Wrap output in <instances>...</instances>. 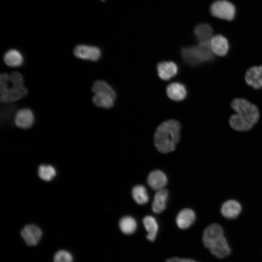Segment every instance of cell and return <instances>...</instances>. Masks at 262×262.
I'll list each match as a JSON object with an SVG mask.
<instances>
[{"mask_svg":"<svg viewBox=\"0 0 262 262\" xmlns=\"http://www.w3.org/2000/svg\"><path fill=\"white\" fill-rule=\"evenodd\" d=\"M116 97L108 93L99 92L95 94L92 101L97 107L109 109L114 105Z\"/></svg>","mask_w":262,"mask_h":262,"instance_id":"ac0fdd59","label":"cell"},{"mask_svg":"<svg viewBox=\"0 0 262 262\" xmlns=\"http://www.w3.org/2000/svg\"><path fill=\"white\" fill-rule=\"evenodd\" d=\"M166 262H199L198 261L190 258H180L172 257L167 259Z\"/></svg>","mask_w":262,"mask_h":262,"instance_id":"f1b7e54d","label":"cell"},{"mask_svg":"<svg viewBox=\"0 0 262 262\" xmlns=\"http://www.w3.org/2000/svg\"><path fill=\"white\" fill-rule=\"evenodd\" d=\"M180 124L175 120H168L157 128L154 137V145L163 153L175 150L180 140Z\"/></svg>","mask_w":262,"mask_h":262,"instance_id":"7a4b0ae2","label":"cell"},{"mask_svg":"<svg viewBox=\"0 0 262 262\" xmlns=\"http://www.w3.org/2000/svg\"><path fill=\"white\" fill-rule=\"evenodd\" d=\"M168 196V192L165 189L157 191L152 204V209L155 213H160L165 210Z\"/></svg>","mask_w":262,"mask_h":262,"instance_id":"e0dca14e","label":"cell"},{"mask_svg":"<svg viewBox=\"0 0 262 262\" xmlns=\"http://www.w3.org/2000/svg\"><path fill=\"white\" fill-rule=\"evenodd\" d=\"M159 77L163 80H169L176 76L178 72L177 65L172 61L160 62L157 66Z\"/></svg>","mask_w":262,"mask_h":262,"instance_id":"7c38bea8","label":"cell"},{"mask_svg":"<svg viewBox=\"0 0 262 262\" xmlns=\"http://www.w3.org/2000/svg\"><path fill=\"white\" fill-rule=\"evenodd\" d=\"M143 223L148 233L147 236V239L151 241H154L159 229L158 224L156 219L153 216L147 215L144 218Z\"/></svg>","mask_w":262,"mask_h":262,"instance_id":"44dd1931","label":"cell"},{"mask_svg":"<svg viewBox=\"0 0 262 262\" xmlns=\"http://www.w3.org/2000/svg\"><path fill=\"white\" fill-rule=\"evenodd\" d=\"M231 106L237 114L246 118L253 125L259 119L260 113L257 106L245 99H234L231 103Z\"/></svg>","mask_w":262,"mask_h":262,"instance_id":"5b68a950","label":"cell"},{"mask_svg":"<svg viewBox=\"0 0 262 262\" xmlns=\"http://www.w3.org/2000/svg\"><path fill=\"white\" fill-rule=\"evenodd\" d=\"M210 43L213 54L219 56H224L228 53L229 42L223 35L217 34L213 36L210 40Z\"/></svg>","mask_w":262,"mask_h":262,"instance_id":"30bf717a","label":"cell"},{"mask_svg":"<svg viewBox=\"0 0 262 262\" xmlns=\"http://www.w3.org/2000/svg\"><path fill=\"white\" fill-rule=\"evenodd\" d=\"M195 212L190 209L186 208L181 210L178 214L176 221L178 227L180 229L189 228L195 222Z\"/></svg>","mask_w":262,"mask_h":262,"instance_id":"9a60e30c","label":"cell"},{"mask_svg":"<svg viewBox=\"0 0 262 262\" xmlns=\"http://www.w3.org/2000/svg\"><path fill=\"white\" fill-rule=\"evenodd\" d=\"M91 90L94 94L99 92L106 93L116 97V93L112 87L103 81H96L93 83Z\"/></svg>","mask_w":262,"mask_h":262,"instance_id":"d4e9b609","label":"cell"},{"mask_svg":"<svg viewBox=\"0 0 262 262\" xmlns=\"http://www.w3.org/2000/svg\"><path fill=\"white\" fill-rule=\"evenodd\" d=\"M34 121V116L32 111L29 108H22L18 110L14 117L15 124L23 129L30 128Z\"/></svg>","mask_w":262,"mask_h":262,"instance_id":"9c48e42d","label":"cell"},{"mask_svg":"<svg viewBox=\"0 0 262 262\" xmlns=\"http://www.w3.org/2000/svg\"><path fill=\"white\" fill-rule=\"evenodd\" d=\"M147 182L153 190L157 191L164 189L167 184V179L165 174L163 171L155 170L151 171L149 174Z\"/></svg>","mask_w":262,"mask_h":262,"instance_id":"4fadbf2b","label":"cell"},{"mask_svg":"<svg viewBox=\"0 0 262 262\" xmlns=\"http://www.w3.org/2000/svg\"><path fill=\"white\" fill-rule=\"evenodd\" d=\"M211 14L214 16L228 21L235 17L236 10L234 5L227 0H217L210 7Z\"/></svg>","mask_w":262,"mask_h":262,"instance_id":"8992f818","label":"cell"},{"mask_svg":"<svg viewBox=\"0 0 262 262\" xmlns=\"http://www.w3.org/2000/svg\"><path fill=\"white\" fill-rule=\"evenodd\" d=\"M20 235L28 246H35L40 241L42 231L38 226L30 224L25 226L22 229Z\"/></svg>","mask_w":262,"mask_h":262,"instance_id":"ba28073f","label":"cell"},{"mask_svg":"<svg viewBox=\"0 0 262 262\" xmlns=\"http://www.w3.org/2000/svg\"><path fill=\"white\" fill-rule=\"evenodd\" d=\"M202 242L204 247L218 259L226 258L231 253L230 244L219 224L213 223L206 227L203 233Z\"/></svg>","mask_w":262,"mask_h":262,"instance_id":"6da1fadb","label":"cell"},{"mask_svg":"<svg viewBox=\"0 0 262 262\" xmlns=\"http://www.w3.org/2000/svg\"><path fill=\"white\" fill-rule=\"evenodd\" d=\"M262 68V66H261Z\"/></svg>","mask_w":262,"mask_h":262,"instance_id":"f546056e","label":"cell"},{"mask_svg":"<svg viewBox=\"0 0 262 262\" xmlns=\"http://www.w3.org/2000/svg\"><path fill=\"white\" fill-rule=\"evenodd\" d=\"M10 82L12 85L23 86L24 80L21 73L17 71H14L10 75Z\"/></svg>","mask_w":262,"mask_h":262,"instance_id":"83f0119b","label":"cell"},{"mask_svg":"<svg viewBox=\"0 0 262 262\" xmlns=\"http://www.w3.org/2000/svg\"><path fill=\"white\" fill-rule=\"evenodd\" d=\"M10 75L5 73L0 75V101L3 103H8L18 101L28 93L27 88L23 86L12 85L9 87Z\"/></svg>","mask_w":262,"mask_h":262,"instance_id":"277c9868","label":"cell"},{"mask_svg":"<svg viewBox=\"0 0 262 262\" xmlns=\"http://www.w3.org/2000/svg\"><path fill=\"white\" fill-rule=\"evenodd\" d=\"M73 256L71 252L65 249H60L53 256V262H73Z\"/></svg>","mask_w":262,"mask_h":262,"instance_id":"4316f807","label":"cell"},{"mask_svg":"<svg viewBox=\"0 0 262 262\" xmlns=\"http://www.w3.org/2000/svg\"><path fill=\"white\" fill-rule=\"evenodd\" d=\"M3 60L5 64L10 67L19 66L23 63V57L21 53L15 49L8 50L4 55Z\"/></svg>","mask_w":262,"mask_h":262,"instance_id":"ffe728a7","label":"cell"},{"mask_svg":"<svg viewBox=\"0 0 262 262\" xmlns=\"http://www.w3.org/2000/svg\"><path fill=\"white\" fill-rule=\"evenodd\" d=\"M132 196L134 200L140 205L147 203L149 199L146 188L141 185H137L132 188Z\"/></svg>","mask_w":262,"mask_h":262,"instance_id":"cb8c5ba5","label":"cell"},{"mask_svg":"<svg viewBox=\"0 0 262 262\" xmlns=\"http://www.w3.org/2000/svg\"></svg>","mask_w":262,"mask_h":262,"instance_id":"4dcf8cb0","label":"cell"},{"mask_svg":"<svg viewBox=\"0 0 262 262\" xmlns=\"http://www.w3.org/2000/svg\"><path fill=\"white\" fill-rule=\"evenodd\" d=\"M39 177L45 181L51 180L56 175L55 168L50 165H41L38 170Z\"/></svg>","mask_w":262,"mask_h":262,"instance_id":"484cf974","label":"cell"},{"mask_svg":"<svg viewBox=\"0 0 262 262\" xmlns=\"http://www.w3.org/2000/svg\"><path fill=\"white\" fill-rule=\"evenodd\" d=\"M229 123L232 129L238 131H248L253 126L252 124L238 114L230 116Z\"/></svg>","mask_w":262,"mask_h":262,"instance_id":"d6986e66","label":"cell"},{"mask_svg":"<svg viewBox=\"0 0 262 262\" xmlns=\"http://www.w3.org/2000/svg\"><path fill=\"white\" fill-rule=\"evenodd\" d=\"M119 227L121 231L126 234L134 233L137 228V223L132 217L126 216L121 218L119 222Z\"/></svg>","mask_w":262,"mask_h":262,"instance_id":"603a6c76","label":"cell"},{"mask_svg":"<svg viewBox=\"0 0 262 262\" xmlns=\"http://www.w3.org/2000/svg\"><path fill=\"white\" fill-rule=\"evenodd\" d=\"M73 53L78 58L91 61H97L101 56V51L98 48L85 45L76 46Z\"/></svg>","mask_w":262,"mask_h":262,"instance_id":"52a82bcc","label":"cell"},{"mask_svg":"<svg viewBox=\"0 0 262 262\" xmlns=\"http://www.w3.org/2000/svg\"><path fill=\"white\" fill-rule=\"evenodd\" d=\"M166 93L170 99L180 101L186 98L187 93L186 88L183 84L179 82H175L167 86Z\"/></svg>","mask_w":262,"mask_h":262,"instance_id":"5bb4252c","label":"cell"},{"mask_svg":"<svg viewBox=\"0 0 262 262\" xmlns=\"http://www.w3.org/2000/svg\"><path fill=\"white\" fill-rule=\"evenodd\" d=\"M181 55L183 61L190 66H196L213 59L210 40L200 41L196 46L182 48Z\"/></svg>","mask_w":262,"mask_h":262,"instance_id":"3957f363","label":"cell"},{"mask_svg":"<svg viewBox=\"0 0 262 262\" xmlns=\"http://www.w3.org/2000/svg\"><path fill=\"white\" fill-rule=\"evenodd\" d=\"M241 210V206L237 201L230 199L223 204L221 212L222 215L226 218L233 219L239 215Z\"/></svg>","mask_w":262,"mask_h":262,"instance_id":"2e32d148","label":"cell"},{"mask_svg":"<svg viewBox=\"0 0 262 262\" xmlns=\"http://www.w3.org/2000/svg\"><path fill=\"white\" fill-rule=\"evenodd\" d=\"M194 32L196 38L200 42L210 40L213 36V30L208 24L201 23L195 28Z\"/></svg>","mask_w":262,"mask_h":262,"instance_id":"7402d4cb","label":"cell"},{"mask_svg":"<svg viewBox=\"0 0 262 262\" xmlns=\"http://www.w3.org/2000/svg\"><path fill=\"white\" fill-rule=\"evenodd\" d=\"M247 84L255 89L262 88V68L261 66L249 68L245 74Z\"/></svg>","mask_w":262,"mask_h":262,"instance_id":"8fae6325","label":"cell"}]
</instances>
